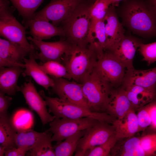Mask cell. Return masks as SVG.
<instances>
[{
    "instance_id": "obj_13",
    "label": "cell",
    "mask_w": 156,
    "mask_h": 156,
    "mask_svg": "<svg viewBox=\"0 0 156 156\" xmlns=\"http://www.w3.org/2000/svg\"><path fill=\"white\" fill-rule=\"evenodd\" d=\"M35 48L40 52L37 53L36 59L43 63L53 60L61 63V58L67 51L70 44L66 40L61 38L60 40L47 42L35 40L31 36L27 37Z\"/></svg>"
},
{
    "instance_id": "obj_16",
    "label": "cell",
    "mask_w": 156,
    "mask_h": 156,
    "mask_svg": "<svg viewBox=\"0 0 156 156\" xmlns=\"http://www.w3.org/2000/svg\"><path fill=\"white\" fill-rule=\"evenodd\" d=\"M132 108L122 86L112 89L106 105L105 113L115 119H120Z\"/></svg>"
},
{
    "instance_id": "obj_4",
    "label": "cell",
    "mask_w": 156,
    "mask_h": 156,
    "mask_svg": "<svg viewBox=\"0 0 156 156\" xmlns=\"http://www.w3.org/2000/svg\"><path fill=\"white\" fill-rule=\"evenodd\" d=\"M93 2L90 3L83 1L61 24L65 34L64 39L70 44L88 46L87 36L92 20L90 9Z\"/></svg>"
},
{
    "instance_id": "obj_29",
    "label": "cell",
    "mask_w": 156,
    "mask_h": 156,
    "mask_svg": "<svg viewBox=\"0 0 156 156\" xmlns=\"http://www.w3.org/2000/svg\"><path fill=\"white\" fill-rule=\"evenodd\" d=\"M45 133L46 131L39 132L32 129L18 131L15 138L16 145V147H27L30 150L37 143Z\"/></svg>"
},
{
    "instance_id": "obj_23",
    "label": "cell",
    "mask_w": 156,
    "mask_h": 156,
    "mask_svg": "<svg viewBox=\"0 0 156 156\" xmlns=\"http://www.w3.org/2000/svg\"><path fill=\"white\" fill-rule=\"evenodd\" d=\"M133 108L136 110L156 98V90L136 85L122 86Z\"/></svg>"
},
{
    "instance_id": "obj_34",
    "label": "cell",
    "mask_w": 156,
    "mask_h": 156,
    "mask_svg": "<svg viewBox=\"0 0 156 156\" xmlns=\"http://www.w3.org/2000/svg\"><path fill=\"white\" fill-rule=\"evenodd\" d=\"M142 107L147 117V129L150 133L156 132V98Z\"/></svg>"
},
{
    "instance_id": "obj_19",
    "label": "cell",
    "mask_w": 156,
    "mask_h": 156,
    "mask_svg": "<svg viewBox=\"0 0 156 156\" xmlns=\"http://www.w3.org/2000/svg\"><path fill=\"white\" fill-rule=\"evenodd\" d=\"M130 85L156 90V67L146 70H137L133 68L127 70L122 86Z\"/></svg>"
},
{
    "instance_id": "obj_20",
    "label": "cell",
    "mask_w": 156,
    "mask_h": 156,
    "mask_svg": "<svg viewBox=\"0 0 156 156\" xmlns=\"http://www.w3.org/2000/svg\"><path fill=\"white\" fill-rule=\"evenodd\" d=\"M37 54H30L29 58L24 59L25 69L22 74L24 77H31L38 84L48 90L53 86L54 80L41 69L36 61Z\"/></svg>"
},
{
    "instance_id": "obj_32",
    "label": "cell",
    "mask_w": 156,
    "mask_h": 156,
    "mask_svg": "<svg viewBox=\"0 0 156 156\" xmlns=\"http://www.w3.org/2000/svg\"><path fill=\"white\" fill-rule=\"evenodd\" d=\"M111 3L110 0H95L92 3L90 9L92 20H102L106 16Z\"/></svg>"
},
{
    "instance_id": "obj_36",
    "label": "cell",
    "mask_w": 156,
    "mask_h": 156,
    "mask_svg": "<svg viewBox=\"0 0 156 156\" xmlns=\"http://www.w3.org/2000/svg\"><path fill=\"white\" fill-rule=\"evenodd\" d=\"M12 98L0 92V118H8L7 112Z\"/></svg>"
},
{
    "instance_id": "obj_17",
    "label": "cell",
    "mask_w": 156,
    "mask_h": 156,
    "mask_svg": "<svg viewBox=\"0 0 156 156\" xmlns=\"http://www.w3.org/2000/svg\"><path fill=\"white\" fill-rule=\"evenodd\" d=\"M103 20L106 38V50L111 51L124 37L125 30L119 21L114 6H110Z\"/></svg>"
},
{
    "instance_id": "obj_38",
    "label": "cell",
    "mask_w": 156,
    "mask_h": 156,
    "mask_svg": "<svg viewBox=\"0 0 156 156\" xmlns=\"http://www.w3.org/2000/svg\"><path fill=\"white\" fill-rule=\"evenodd\" d=\"M147 3L156 17V0H146Z\"/></svg>"
},
{
    "instance_id": "obj_18",
    "label": "cell",
    "mask_w": 156,
    "mask_h": 156,
    "mask_svg": "<svg viewBox=\"0 0 156 156\" xmlns=\"http://www.w3.org/2000/svg\"><path fill=\"white\" fill-rule=\"evenodd\" d=\"M143 43L140 40L130 36L125 35L111 51L125 66L127 70L134 68L133 61L137 49Z\"/></svg>"
},
{
    "instance_id": "obj_37",
    "label": "cell",
    "mask_w": 156,
    "mask_h": 156,
    "mask_svg": "<svg viewBox=\"0 0 156 156\" xmlns=\"http://www.w3.org/2000/svg\"><path fill=\"white\" fill-rule=\"evenodd\" d=\"M29 150V148L25 146L16 147L5 151V156H24L27 152Z\"/></svg>"
},
{
    "instance_id": "obj_25",
    "label": "cell",
    "mask_w": 156,
    "mask_h": 156,
    "mask_svg": "<svg viewBox=\"0 0 156 156\" xmlns=\"http://www.w3.org/2000/svg\"><path fill=\"white\" fill-rule=\"evenodd\" d=\"M86 130L78 132L67 138L64 141L53 146L55 156H72L75 152L80 139L83 135Z\"/></svg>"
},
{
    "instance_id": "obj_14",
    "label": "cell",
    "mask_w": 156,
    "mask_h": 156,
    "mask_svg": "<svg viewBox=\"0 0 156 156\" xmlns=\"http://www.w3.org/2000/svg\"><path fill=\"white\" fill-rule=\"evenodd\" d=\"M23 24L27 29H29L27 34L38 40L42 41L55 36H60L62 39L65 37L62 27L56 26L46 20L32 17Z\"/></svg>"
},
{
    "instance_id": "obj_22",
    "label": "cell",
    "mask_w": 156,
    "mask_h": 156,
    "mask_svg": "<svg viewBox=\"0 0 156 156\" xmlns=\"http://www.w3.org/2000/svg\"><path fill=\"white\" fill-rule=\"evenodd\" d=\"M24 68L17 66L0 67V92L12 96L18 92V81Z\"/></svg>"
},
{
    "instance_id": "obj_31",
    "label": "cell",
    "mask_w": 156,
    "mask_h": 156,
    "mask_svg": "<svg viewBox=\"0 0 156 156\" xmlns=\"http://www.w3.org/2000/svg\"><path fill=\"white\" fill-rule=\"evenodd\" d=\"M40 65L41 69L51 77L72 79L66 67L61 62L51 60Z\"/></svg>"
},
{
    "instance_id": "obj_21",
    "label": "cell",
    "mask_w": 156,
    "mask_h": 156,
    "mask_svg": "<svg viewBox=\"0 0 156 156\" xmlns=\"http://www.w3.org/2000/svg\"><path fill=\"white\" fill-rule=\"evenodd\" d=\"M135 111L132 108L122 118L115 119L112 124L118 140L131 137L138 132L139 126Z\"/></svg>"
},
{
    "instance_id": "obj_3",
    "label": "cell",
    "mask_w": 156,
    "mask_h": 156,
    "mask_svg": "<svg viewBox=\"0 0 156 156\" xmlns=\"http://www.w3.org/2000/svg\"><path fill=\"white\" fill-rule=\"evenodd\" d=\"M9 0H0V35L3 38L17 44L30 54H37L34 46L29 43L26 36L27 29L14 16L16 9L10 6Z\"/></svg>"
},
{
    "instance_id": "obj_7",
    "label": "cell",
    "mask_w": 156,
    "mask_h": 156,
    "mask_svg": "<svg viewBox=\"0 0 156 156\" xmlns=\"http://www.w3.org/2000/svg\"><path fill=\"white\" fill-rule=\"evenodd\" d=\"M95 68L112 88L122 85L127 69L110 51L106 50L97 55Z\"/></svg>"
},
{
    "instance_id": "obj_24",
    "label": "cell",
    "mask_w": 156,
    "mask_h": 156,
    "mask_svg": "<svg viewBox=\"0 0 156 156\" xmlns=\"http://www.w3.org/2000/svg\"><path fill=\"white\" fill-rule=\"evenodd\" d=\"M87 44L97 55L106 50V38L103 20H92L87 36Z\"/></svg>"
},
{
    "instance_id": "obj_1",
    "label": "cell",
    "mask_w": 156,
    "mask_h": 156,
    "mask_svg": "<svg viewBox=\"0 0 156 156\" xmlns=\"http://www.w3.org/2000/svg\"><path fill=\"white\" fill-rule=\"evenodd\" d=\"M124 3L121 15L125 25L140 36H156V17L147 2L142 0H129Z\"/></svg>"
},
{
    "instance_id": "obj_8",
    "label": "cell",
    "mask_w": 156,
    "mask_h": 156,
    "mask_svg": "<svg viewBox=\"0 0 156 156\" xmlns=\"http://www.w3.org/2000/svg\"><path fill=\"white\" fill-rule=\"evenodd\" d=\"M99 121L89 117L55 118L49 122L50 127L46 131L52 134V142H56L58 144L76 133L87 129Z\"/></svg>"
},
{
    "instance_id": "obj_39",
    "label": "cell",
    "mask_w": 156,
    "mask_h": 156,
    "mask_svg": "<svg viewBox=\"0 0 156 156\" xmlns=\"http://www.w3.org/2000/svg\"><path fill=\"white\" fill-rule=\"evenodd\" d=\"M111 3V5L116 7L118 6L120 2L122 0H110Z\"/></svg>"
},
{
    "instance_id": "obj_2",
    "label": "cell",
    "mask_w": 156,
    "mask_h": 156,
    "mask_svg": "<svg viewBox=\"0 0 156 156\" xmlns=\"http://www.w3.org/2000/svg\"><path fill=\"white\" fill-rule=\"evenodd\" d=\"M96 53L88 46L70 44L61 58L72 79L81 83L95 67Z\"/></svg>"
},
{
    "instance_id": "obj_30",
    "label": "cell",
    "mask_w": 156,
    "mask_h": 156,
    "mask_svg": "<svg viewBox=\"0 0 156 156\" xmlns=\"http://www.w3.org/2000/svg\"><path fill=\"white\" fill-rule=\"evenodd\" d=\"M137 156H156V132L140 137Z\"/></svg>"
},
{
    "instance_id": "obj_5",
    "label": "cell",
    "mask_w": 156,
    "mask_h": 156,
    "mask_svg": "<svg viewBox=\"0 0 156 156\" xmlns=\"http://www.w3.org/2000/svg\"><path fill=\"white\" fill-rule=\"evenodd\" d=\"M81 83L89 110L93 112L105 113L106 105L112 88L95 67Z\"/></svg>"
},
{
    "instance_id": "obj_26",
    "label": "cell",
    "mask_w": 156,
    "mask_h": 156,
    "mask_svg": "<svg viewBox=\"0 0 156 156\" xmlns=\"http://www.w3.org/2000/svg\"><path fill=\"white\" fill-rule=\"evenodd\" d=\"M17 131L9 118H0V144L6 151L16 147L15 138Z\"/></svg>"
},
{
    "instance_id": "obj_12",
    "label": "cell",
    "mask_w": 156,
    "mask_h": 156,
    "mask_svg": "<svg viewBox=\"0 0 156 156\" xmlns=\"http://www.w3.org/2000/svg\"><path fill=\"white\" fill-rule=\"evenodd\" d=\"M18 91L22 93L29 107L38 115L43 125L54 119L55 116L48 111L45 100L37 92L30 79L19 86Z\"/></svg>"
},
{
    "instance_id": "obj_11",
    "label": "cell",
    "mask_w": 156,
    "mask_h": 156,
    "mask_svg": "<svg viewBox=\"0 0 156 156\" xmlns=\"http://www.w3.org/2000/svg\"><path fill=\"white\" fill-rule=\"evenodd\" d=\"M51 77L54 81V85L51 87V91L58 97L64 101L89 110L81 83L62 78Z\"/></svg>"
},
{
    "instance_id": "obj_10",
    "label": "cell",
    "mask_w": 156,
    "mask_h": 156,
    "mask_svg": "<svg viewBox=\"0 0 156 156\" xmlns=\"http://www.w3.org/2000/svg\"><path fill=\"white\" fill-rule=\"evenodd\" d=\"M83 0H51L45 7L36 12L32 17L51 21L58 26L73 12Z\"/></svg>"
},
{
    "instance_id": "obj_9",
    "label": "cell",
    "mask_w": 156,
    "mask_h": 156,
    "mask_svg": "<svg viewBox=\"0 0 156 156\" xmlns=\"http://www.w3.org/2000/svg\"><path fill=\"white\" fill-rule=\"evenodd\" d=\"M115 135L112 124L99 121L86 130L79 142L75 156H84L88 150L105 142Z\"/></svg>"
},
{
    "instance_id": "obj_35",
    "label": "cell",
    "mask_w": 156,
    "mask_h": 156,
    "mask_svg": "<svg viewBox=\"0 0 156 156\" xmlns=\"http://www.w3.org/2000/svg\"><path fill=\"white\" fill-rule=\"evenodd\" d=\"M139 51L143 57L142 60L145 61L148 65L156 62V42L148 44L142 43Z\"/></svg>"
},
{
    "instance_id": "obj_40",
    "label": "cell",
    "mask_w": 156,
    "mask_h": 156,
    "mask_svg": "<svg viewBox=\"0 0 156 156\" xmlns=\"http://www.w3.org/2000/svg\"><path fill=\"white\" fill-rule=\"evenodd\" d=\"M6 151L5 148L0 145V156H5V153Z\"/></svg>"
},
{
    "instance_id": "obj_28",
    "label": "cell",
    "mask_w": 156,
    "mask_h": 156,
    "mask_svg": "<svg viewBox=\"0 0 156 156\" xmlns=\"http://www.w3.org/2000/svg\"><path fill=\"white\" fill-rule=\"evenodd\" d=\"M52 133L46 131L45 134L29 151L28 155L55 156L53 146L52 144Z\"/></svg>"
},
{
    "instance_id": "obj_6",
    "label": "cell",
    "mask_w": 156,
    "mask_h": 156,
    "mask_svg": "<svg viewBox=\"0 0 156 156\" xmlns=\"http://www.w3.org/2000/svg\"><path fill=\"white\" fill-rule=\"evenodd\" d=\"M39 93L45 100L49 107V112L55 118L77 119L89 117L100 121L112 124L115 119L106 113L93 112L81 106L64 101L59 97H52L45 95L43 90Z\"/></svg>"
},
{
    "instance_id": "obj_33",
    "label": "cell",
    "mask_w": 156,
    "mask_h": 156,
    "mask_svg": "<svg viewBox=\"0 0 156 156\" xmlns=\"http://www.w3.org/2000/svg\"><path fill=\"white\" fill-rule=\"evenodd\" d=\"M118 139L114 135L106 142L89 150L85 153L84 156H111L112 149Z\"/></svg>"
},
{
    "instance_id": "obj_27",
    "label": "cell",
    "mask_w": 156,
    "mask_h": 156,
    "mask_svg": "<svg viewBox=\"0 0 156 156\" xmlns=\"http://www.w3.org/2000/svg\"><path fill=\"white\" fill-rule=\"evenodd\" d=\"M23 18V23L32 18L44 0H9Z\"/></svg>"
},
{
    "instance_id": "obj_15",
    "label": "cell",
    "mask_w": 156,
    "mask_h": 156,
    "mask_svg": "<svg viewBox=\"0 0 156 156\" xmlns=\"http://www.w3.org/2000/svg\"><path fill=\"white\" fill-rule=\"evenodd\" d=\"M28 52L18 44L0 38V67L20 66L24 68V59Z\"/></svg>"
},
{
    "instance_id": "obj_41",
    "label": "cell",
    "mask_w": 156,
    "mask_h": 156,
    "mask_svg": "<svg viewBox=\"0 0 156 156\" xmlns=\"http://www.w3.org/2000/svg\"><path fill=\"white\" fill-rule=\"evenodd\" d=\"M83 1L87 0H83Z\"/></svg>"
}]
</instances>
